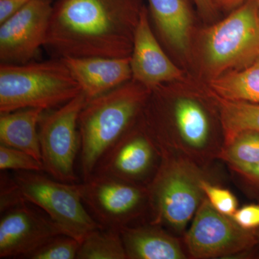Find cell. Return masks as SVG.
Wrapping results in <instances>:
<instances>
[{
  "label": "cell",
  "mask_w": 259,
  "mask_h": 259,
  "mask_svg": "<svg viewBox=\"0 0 259 259\" xmlns=\"http://www.w3.org/2000/svg\"><path fill=\"white\" fill-rule=\"evenodd\" d=\"M76 258H127L120 232L103 228L90 232L81 241Z\"/></svg>",
  "instance_id": "cell-21"
},
{
  "label": "cell",
  "mask_w": 259,
  "mask_h": 259,
  "mask_svg": "<svg viewBox=\"0 0 259 259\" xmlns=\"http://www.w3.org/2000/svg\"><path fill=\"white\" fill-rule=\"evenodd\" d=\"M25 202L2 213L0 258H23L54 237L65 235L47 214Z\"/></svg>",
  "instance_id": "cell-11"
},
{
  "label": "cell",
  "mask_w": 259,
  "mask_h": 259,
  "mask_svg": "<svg viewBox=\"0 0 259 259\" xmlns=\"http://www.w3.org/2000/svg\"><path fill=\"white\" fill-rule=\"evenodd\" d=\"M81 93L61 59L0 65V113L25 108L54 110Z\"/></svg>",
  "instance_id": "cell-3"
},
{
  "label": "cell",
  "mask_w": 259,
  "mask_h": 259,
  "mask_svg": "<svg viewBox=\"0 0 259 259\" xmlns=\"http://www.w3.org/2000/svg\"><path fill=\"white\" fill-rule=\"evenodd\" d=\"M236 171L244 175L248 180L253 181L259 185V162L251 166L238 168Z\"/></svg>",
  "instance_id": "cell-31"
},
{
  "label": "cell",
  "mask_w": 259,
  "mask_h": 259,
  "mask_svg": "<svg viewBox=\"0 0 259 259\" xmlns=\"http://www.w3.org/2000/svg\"><path fill=\"white\" fill-rule=\"evenodd\" d=\"M79 247L77 240L66 235H60L34 250L25 258L74 259L77 256Z\"/></svg>",
  "instance_id": "cell-23"
},
{
  "label": "cell",
  "mask_w": 259,
  "mask_h": 259,
  "mask_svg": "<svg viewBox=\"0 0 259 259\" xmlns=\"http://www.w3.org/2000/svg\"><path fill=\"white\" fill-rule=\"evenodd\" d=\"M150 93L132 79L87 102L78 120L83 182L93 176L104 155L134 126Z\"/></svg>",
  "instance_id": "cell-2"
},
{
  "label": "cell",
  "mask_w": 259,
  "mask_h": 259,
  "mask_svg": "<svg viewBox=\"0 0 259 259\" xmlns=\"http://www.w3.org/2000/svg\"><path fill=\"white\" fill-rule=\"evenodd\" d=\"M241 228L249 231L259 227V205L250 204L237 209L233 217Z\"/></svg>",
  "instance_id": "cell-27"
},
{
  "label": "cell",
  "mask_w": 259,
  "mask_h": 259,
  "mask_svg": "<svg viewBox=\"0 0 259 259\" xmlns=\"http://www.w3.org/2000/svg\"><path fill=\"white\" fill-rule=\"evenodd\" d=\"M204 58L213 78L241 69L259 58V15L256 0H246L228 18L209 28ZM212 78V79H213Z\"/></svg>",
  "instance_id": "cell-4"
},
{
  "label": "cell",
  "mask_w": 259,
  "mask_h": 259,
  "mask_svg": "<svg viewBox=\"0 0 259 259\" xmlns=\"http://www.w3.org/2000/svg\"><path fill=\"white\" fill-rule=\"evenodd\" d=\"M199 13L206 18H210L215 14V7L212 0H194Z\"/></svg>",
  "instance_id": "cell-29"
},
{
  "label": "cell",
  "mask_w": 259,
  "mask_h": 259,
  "mask_svg": "<svg viewBox=\"0 0 259 259\" xmlns=\"http://www.w3.org/2000/svg\"><path fill=\"white\" fill-rule=\"evenodd\" d=\"M211 88L220 98L259 104V58L243 69L213 78Z\"/></svg>",
  "instance_id": "cell-18"
},
{
  "label": "cell",
  "mask_w": 259,
  "mask_h": 259,
  "mask_svg": "<svg viewBox=\"0 0 259 259\" xmlns=\"http://www.w3.org/2000/svg\"><path fill=\"white\" fill-rule=\"evenodd\" d=\"M199 184L211 205L221 214L233 217L238 207V202L233 193L226 189L211 185L205 181L200 180Z\"/></svg>",
  "instance_id": "cell-25"
},
{
  "label": "cell",
  "mask_w": 259,
  "mask_h": 259,
  "mask_svg": "<svg viewBox=\"0 0 259 259\" xmlns=\"http://www.w3.org/2000/svg\"><path fill=\"white\" fill-rule=\"evenodd\" d=\"M0 169L2 171H44L41 162L31 155L17 148L0 145Z\"/></svg>",
  "instance_id": "cell-24"
},
{
  "label": "cell",
  "mask_w": 259,
  "mask_h": 259,
  "mask_svg": "<svg viewBox=\"0 0 259 259\" xmlns=\"http://www.w3.org/2000/svg\"><path fill=\"white\" fill-rule=\"evenodd\" d=\"M77 187L85 207L97 223L102 228L118 231L139 214L146 193L135 184L98 175Z\"/></svg>",
  "instance_id": "cell-7"
},
{
  "label": "cell",
  "mask_w": 259,
  "mask_h": 259,
  "mask_svg": "<svg viewBox=\"0 0 259 259\" xmlns=\"http://www.w3.org/2000/svg\"><path fill=\"white\" fill-rule=\"evenodd\" d=\"M127 258L182 259L185 255L175 240L152 228L120 230Z\"/></svg>",
  "instance_id": "cell-17"
},
{
  "label": "cell",
  "mask_w": 259,
  "mask_h": 259,
  "mask_svg": "<svg viewBox=\"0 0 259 259\" xmlns=\"http://www.w3.org/2000/svg\"><path fill=\"white\" fill-rule=\"evenodd\" d=\"M143 0H59L44 48L52 58H127Z\"/></svg>",
  "instance_id": "cell-1"
},
{
  "label": "cell",
  "mask_w": 259,
  "mask_h": 259,
  "mask_svg": "<svg viewBox=\"0 0 259 259\" xmlns=\"http://www.w3.org/2000/svg\"><path fill=\"white\" fill-rule=\"evenodd\" d=\"M1 194H0V211L1 213L25 203L20 193L18 185L13 176L1 174Z\"/></svg>",
  "instance_id": "cell-26"
},
{
  "label": "cell",
  "mask_w": 259,
  "mask_h": 259,
  "mask_svg": "<svg viewBox=\"0 0 259 259\" xmlns=\"http://www.w3.org/2000/svg\"><path fill=\"white\" fill-rule=\"evenodd\" d=\"M88 102L82 93L62 106L44 111L38 125L44 171L60 182L74 184V163L80 151L78 120Z\"/></svg>",
  "instance_id": "cell-6"
},
{
  "label": "cell",
  "mask_w": 259,
  "mask_h": 259,
  "mask_svg": "<svg viewBox=\"0 0 259 259\" xmlns=\"http://www.w3.org/2000/svg\"><path fill=\"white\" fill-rule=\"evenodd\" d=\"M130 60L133 79L149 90L182 79V71L166 56L153 34L146 6L135 31Z\"/></svg>",
  "instance_id": "cell-12"
},
{
  "label": "cell",
  "mask_w": 259,
  "mask_h": 259,
  "mask_svg": "<svg viewBox=\"0 0 259 259\" xmlns=\"http://www.w3.org/2000/svg\"><path fill=\"white\" fill-rule=\"evenodd\" d=\"M200 180L182 166L163 167L151 185L150 198L161 220L182 230L200 205L202 197Z\"/></svg>",
  "instance_id": "cell-10"
},
{
  "label": "cell",
  "mask_w": 259,
  "mask_h": 259,
  "mask_svg": "<svg viewBox=\"0 0 259 259\" xmlns=\"http://www.w3.org/2000/svg\"><path fill=\"white\" fill-rule=\"evenodd\" d=\"M148 136L133 126L104 155L93 175L131 184L144 179L153 168L156 153L154 145Z\"/></svg>",
  "instance_id": "cell-13"
},
{
  "label": "cell",
  "mask_w": 259,
  "mask_h": 259,
  "mask_svg": "<svg viewBox=\"0 0 259 259\" xmlns=\"http://www.w3.org/2000/svg\"><path fill=\"white\" fill-rule=\"evenodd\" d=\"M246 0H212L216 10H231L236 9Z\"/></svg>",
  "instance_id": "cell-30"
},
{
  "label": "cell",
  "mask_w": 259,
  "mask_h": 259,
  "mask_svg": "<svg viewBox=\"0 0 259 259\" xmlns=\"http://www.w3.org/2000/svg\"><path fill=\"white\" fill-rule=\"evenodd\" d=\"M53 0H29L5 23L0 24V61L3 64L30 62L44 47Z\"/></svg>",
  "instance_id": "cell-8"
},
{
  "label": "cell",
  "mask_w": 259,
  "mask_h": 259,
  "mask_svg": "<svg viewBox=\"0 0 259 259\" xmlns=\"http://www.w3.org/2000/svg\"><path fill=\"white\" fill-rule=\"evenodd\" d=\"M44 112L25 108L0 113V144L21 150L42 163L38 125Z\"/></svg>",
  "instance_id": "cell-16"
},
{
  "label": "cell",
  "mask_w": 259,
  "mask_h": 259,
  "mask_svg": "<svg viewBox=\"0 0 259 259\" xmlns=\"http://www.w3.org/2000/svg\"><path fill=\"white\" fill-rule=\"evenodd\" d=\"M219 109L226 145L245 131L259 133V104L219 97Z\"/></svg>",
  "instance_id": "cell-20"
},
{
  "label": "cell",
  "mask_w": 259,
  "mask_h": 259,
  "mask_svg": "<svg viewBox=\"0 0 259 259\" xmlns=\"http://www.w3.org/2000/svg\"><path fill=\"white\" fill-rule=\"evenodd\" d=\"M158 32L168 45L180 52L190 47L192 13L187 0H148Z\"/></svg>",
  "instance_id": "cell-15"
},
{
  "label": "cell",
  "mask_w": 259,
  "mask_h": 259,
  "mask_svg": "<svg viewBox=\"0 0 259 259\" xmlns=\"http://www.w3.org/2000/svg\"><path fill=\"white\" fill-rule=\"evenodd\" d=\"M223 156L235 170L251 166L259 162V133L245 131L233 140Z\"/></svg>",
  "instance_id": "cell-22"
},
{
  "label": "cell",
  "mask_w": 259,
  "mask_h": 259,
  "mask_svg": "<svg viewBox=\"0 0 259 259\" xmlns=\"http://www.w3.org/2000/svg\"><path fill=\"white\" fill-rule=\"evenodd\" d=\"M13 177L25 202L41 209L65 235L80 244L90 232L102 228L85 207L77 185L60 182L42 172L15 171Z\"/></svg>",
  "instance_id": "cell-5"
},
{
  "label": "cell",
  "mask_w": 259,
  "mask_h": 259,
  "mask_svg": "<svg viewBox=\"0 0 259 259\" xmlns=\"http://www.w3.org/2000/svg\"><path fill=\"white\" fill-rule=\"evenodd\" d=\"M29 0H0V24L16 14Z\"/></svg>",
  "instance_id": "cell-28"
},
{
  "label": "cell",
  "mask_w": 259,
  "mask_h": 259,
  "mask_svg": "<svg viewBox=\"0 0 259 259\" xmlns=\"http://www.w3.org/2000/svg\"><path fill=\"white\" fill-rule=\"evenodd\" d=\"M175 117L181 137L191 147L200 148L209 138L208 119L199 104L182 99L175 107Z\"/></svg>",
  "instance_id": "cell-19"
},
{
  "label": "cell",
  "mask_w": 259,
  "mask_h": 259,
  "mask_svg": "<svg viewBox=\"0 0 259 259\" xmlns=\"http://www.w3.org/2000/svg\"><path fill=\"white\" fill-rule=\"evenodd\" d=\"M186 241L194 257L207 258L239 253L252 246L255 238L205 199L196 212Z\"/></svg>",
  "instance_id": "cell-9"
},
{
  "label": "cell",
  "mask_w": 259,
  "mask_h": 259,
  "mask_svg": "<svg viewBox=\"0 0 259 259\" xmlns=\"http://www.w3.org/2000/svg\"><path fill=\"white\" fill-rule=\"evenodd\" d=\"M130 57H66L61 59L89 101L133 79Z\"/></svg>",
  "instance_id": "cell-14"
},
{
  "label": "cell",
  "mask_w": 259,
  "mask_h": 259,
  "mask_svg": "<svg viewBox=\"0 0 259 259\" xmlns=\"http://www.w3.org/2000/svg\"><path fill=\"white\" fill-rule=\"evenodd\" d=\"M257 3V7H258V15H259V0H256Z\"/></svg>",
  "instance_id": "cell-32"
}]
</instances>
